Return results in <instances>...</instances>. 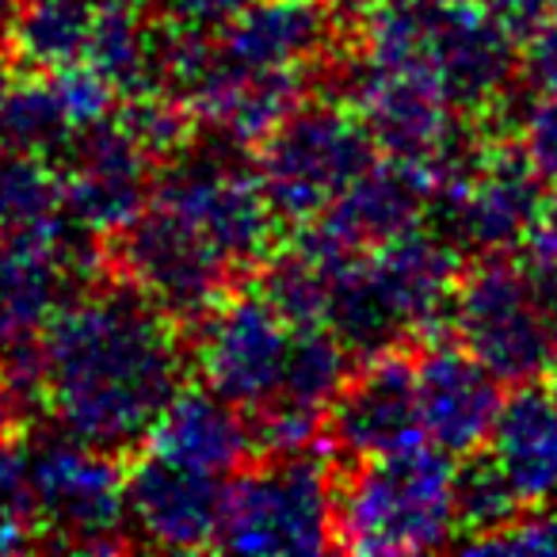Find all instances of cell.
Returning a JSON list of instances; mask_svg holds the SVG:
<instances>
[{
    "instance_id": "cell-1",
    "label": "cell",
    "mask_w": 557,
    "mask_h": 557,
    "mask_svg": "<svg viewBox=\"0 0 557 557\" xmlns=\"http://www.w3.org/2000/svg\"><path fill=\"white\" fill-rule=\"evenodd\" d=\"M47 405L81 443L131 455L184 389L172 318L131 278L70 302L47 325Z\"/></svg>"
},
{
    "instance_id": "cell-2",
    "label": "cell",
    "mask_w": 557,
    "mask_h": 557,
    "mask_svg": "<svg viewBox=\"0 0 557 557\" xmlns=\"http://www.w3.org/2000/svg\"><path fill=\"white\" fill-rule=\"evenodd\" d=\"M336 546L351 554H420L458 531L455 462L420 440L394 455L363 458L336 488Z\"/></svg>"
},
{
    "instance_id": "cell-3",
    "label": "cell",
    "mask_w": 557,
    "mask_h": 557,
    "mask_svg": "<svg viewBox=\"0 0 557 557\" xmlns=\"http://www.w3.org/2000/svg\"><path fill=\"white\" fill-rule=\"evenodd\" d=\"M450 329L500 382L527 386L557 374V329L527 260L481 256L458 283Z\"/></svg>"
},
{
    "instance_id": "cell-4",
    "label": "cell",
    "mask_w": 557,
    "mask_h": 557,
    "mask_svg": "<svg viewBox=\"0 0 557 557\" xmlns=\"http://www.w3.org/2000/svg\"><path fill=\"white\" fill-rule=\"evenodd\" d=\"M336 481L313 450L268 455L225 485L218 546L233 554H318L336 531Z\"/></svg>"
},
{
    "instance_id": "cell-5",
    "label": "cell",
    "mask_w": 557,
    "mask_h": 557,
    "mask_svg": "<svg viewBox=\"0 0 557 557\" xmlns=\"http://www.w3.org/2000/svg\"><path fill=\"white\" fill-rule=\"evenodd\" d=\"M374 153L379 141L351 108L298 103L263 138L256 169L278 218L313 222L371 169Z\"/></svg>"
},
{
    "instance_id": "cell-6",
    "label": "cell",
    "mask_w": 557,
    "mask_h": 557,
    "mask_svg": "<svg viewBox=\"0 0 557 557\" xmlns=\"http://www.w3.org/2000/svg\"><path fill=\"white\" fill-rule=\"evenodd\" d=\"M240 141L207 146L191 153V146L172 157L157 184V202L176 210L191 222L233 268H252L268 256L275 240V207L263 191L260 169L240 157H230Z\"/></svg>"
},
{
    "instance_id": "cell-7",
    "label": "cell",
    "mask_w": 557,
    "mask_h": 557,
    "mask_svg": "<svg viewBox=\"0 0 557 557\" xmlns=\"http://www.w3.org/2000/svg\"><path fill=\"white\" fill-rule=\"evenodd\" d=\"M24 458L42 531L58 534L47 546L92 549V554L131 546L123 534L126 473L115 462L119 455L65 435V440H42Z\"/></svg>"
},
{
    "instance_id": "cell-8",
    "label": "cell",
    "mask_w": 557,
    "mask_h": 557,
    "mask_svg": "<svg viewBox=\"0 0 557 557\" xmlns=\"http://www.w3.org/2000/svg\"><path fill=\"white\" fill-rule=\"evenodd\" d=\"M546 207V180L534 172L516 138L488 141L481 164L458 184L432 191V230L473 252H511L531 237Z\"/></svg>"
},
{
    "instance_id": "cell-9",
    "label": "cell",
    "mask_w": 557,
    "mask_h": 557,
    "mask_svg": "<svg viewBox=\"0 0 557 557\" xmlns=\"http://www.w3.org/2000/svg\"><path fill=\"white\" fill-rule=\"evenodd\" d=\"M96 263L92 230L70 214L50 218L42 230L0 237V351L35 341Z\"/></svg>"
},
{
    "instance_id": "cell-10",
    "label": "cell",
    "mask_w": 557,
    "mask_h": 557,
    "mask_svg": "<svg viewBox=\"0 0 557 557\" xmlns=\"http://www.w3.org/2000/svg\"><path fill=\"white\" fill-rule=\"evenodd\" d=\"M115 260L134 287L153 298L172 321H202L222 306L233 271V263L191 222L161 202L119 230Z\"/></svg>"
},
{
    "instance_id": "cell-11",
    "label": "cell",
    "mask_w": 557,
    "mask_h": 557,
    "mask_svg": "<svg viewBox=\"0 0 557 557\" xmlns=\"http://www.w3.org/2000/svg\"><path fill=\"white\" fill-rule=\"evenodd\" d=\"M290 341L295 325L260 290L214 306L202 318L199 341V367L207 374V386L237 409H260L283 386Z\"/></svg>"
},
{
    "instance_id": "cell-12",
    "label": "cell",
    "mask_w": 557,
    "mask_h": 557,
    "mask_svg": "<svg viewBox=\"0 0 557 557\" xmlns=\"http://www.w3.org/2000/svg\"><path fill=\"white\" fill-rule=\"evenodd\" d=\"M62 161V210L92 233H119L146 210L149 157L134 146L115 115L85 126Z\"/></svg>"
},
{
    "instance_id": "cell-13",
    "label": "cell",
    "mask_w": 557,
    "mask_h": 557,
    "mask_svg": "<svg viewBox=\"0 0 557 557\" xmlns=\"http://www.w3.org/2000/svg\"><path fill=\"white\" fill-rule=\"evenodd\" d=\"M424 440L466 458L493 440L504 409V382L466 344H428L417 363Z\"/></svg>"
},
{
    "instance_id": "cell-14",
    "label": "cell",
    "mask_w": 557,
    "mask_h": 557,
    "mask_svg": "<svg viewBox=\"0 0 557 557\" xmlns=\"http://www.w3.org/2000/svg\"><path fill=\"white\" fill-rule=\"evenodd\" d=\"M432 172L424 164L386 157L374 161L321 218L306 222V233L333 252L356 256L417 230L432 207Z\"/></svg>"
},
{
    "instance_id": "cell-15",
    "label": "cell",
    "mask_w": 557,
    "mask_h": 557,
    "mask_svg": "<svg viewBox=\"0 0 557 557\" xmlns=\"http://www.w3.org/2000/svg\"><path fill=\"white\" fill-rule=\"evenodd\" d=\"M329 432L356 458L394 455L424 440L417 363L401 348L367 359L329 409Z\"/></svg>"
},
{
    "instance_id": "cell-16",
    "label": "cell",
    "mask_w": 557,
    "mask_h": 557,
    "mask_svg": "<svg viewBox=\"0 0 557 557\" xmlns=\"http://www.w3.org/2000/svg\"><path fill=\"white\" fill-rule=\"evenodd\" d=\"M225 485L218 473L180 466L149 450L126 473V516L146 542L164 549H199L218 542Z\"/></svg>"
},
{
    "instance_id": "cell-17",
    "label": "cell",
    "mask_w": 557,
    "mask_h": 557,
    "mask_svg": "<svg viewBox=\"0 0 557 557\" xmlns=\"http://www.w3.org/2000/svg\"><path fill=\"white\" fill-rule=\"evenodd\" d=\"M336 39L325 0H252L218 35V47L245 70H310Z\"/></svg>"
},
{
    "instance_id": "cell-18",
    "label": "cell",
    "mask_w": 557,
    "mask_h": 557,
    "mask_svg": "<svg viewBox=\"0 0 557 557\" xmlns=\"http://www.w3.org/2000/svg\"><path fill=\"white\" fill-rule=\"evenodd\" d=\"M146 447L180 466L225 478V473H233L252 455L256 440L245 409L225 401L210 386L207 389L184 386L169 401V409L157 417Z\"/></svg>"
},
{
    "instance_id": "cell-19",
    "label": "cell",
    "mask_w": 557,
    "mask_h": 557,
    "mask_svg": "<svg viewBox=\"0 0 557 557\" xmlns=\"http://www.w3.org/2000/svg\"><path fill=\"white\" fill-rule=\"evenodd\" d=\"M488 450L527 504L557 496V389L554 382H527L504 401Z\"/></svg>"
},
{
    "instance_id": "cell-20",
    "label": "cell",
    "mask_w": 557,
    "mask_h": 557,
    "mask_svg": "<svg viewBox=\"0 0 557 557\" xmlns=\"http://www.w3.org/2000/svg\"><path fill=\"white\" fill-rule=\"evenodd\" d=\"M172 42H176V20H149L138 4L96 9L85 58L119 88L123 100H131L146 92H169Z\"/></svg>"
},
{
    "instance_id": "cell-21",
    "label": "cell",
    "mask_w": 557,
    "mask_h": 557,
    "mask_svg": "<svg viewBox=\"0 0 557 557\" xmlns=\"http://www.w3.org/2000/svg\"><path fill=\"white\" fill-rule=\"evenodd\" d=\"M81 126L73 123L54 77L16 81L0 108V149L20 157H35L42 164H54L65 157Z\"/></svg>"
},
{
    "instance_id": "cell-22",
    "label": "cell",
    "mask_w": 557,
    "mask_h": 557,
    "mask_svg": "<svg viewBox=\"0 0 557 557\" xmlns=\"http://www.w3.org/2000/svg\"><path fill=\"white\" fill-rule=\"evenodd\" d=\"M96 9L85 0H20L12 50L32 70H62L88 54Z\"/></svg>"
},
{
    "instance_id": "cell-23",
    "label": "cell",
    "mask_w": 557,
    "mask_h": 557,
    "mask_svg": "<svg viewBox=\"0 0 557 557\" xmlns=\"http://www.w3.org/2000/svg\"><path fill=\"white\" fill-rule=\"evenodd\" d=\"M531 508L534 504L519 496V488L511 485V478L488 447L473 450L462 458V466H455V516L458 531L466 534L462 542L508 531Z\"/></svg>"
},
{
    "instance_id": "cell-24",
    "label": "cell",
    "mask_w": 557,
    "mask_h": 557,
    "mask_svg": "<svg viewBox=\"0 0 557 557\" xmlns=\"http://www.w3.org/2000/svg\"><path fill=\"white\" fill-rule=\"evenodd\" d=\"M333 287H336V271L298 245L290 252L275 256L260 275V295L295 329L329 325Z\"/></svg>"
},
{
    "instance_id": "cell-25",
    "label": "cell",
    "mask_w": 557,
    "mask_h": 557,
    "mask_svg": "<svg viewBox=\"0 0 557 557\" xmlns=\"http://www.w3.org/2000/svg\"><path fill=\"white\" fill-rule=\"evenodd\" d=\"M191 119L195 111L172 92H146L123 100L115 108V123L134 138V146L149 161H172L191 146Z\"/></svg>"
},
{
    "instance_id": "cell-26",
    "label": "cell",
    "mask_w": 557,
    "mask_h": 557,
    "mask_svg": "<svg viewBox=\"0 0 557 557\" xmlns=\"http://www.w3.org/2000/svg\"><path fill=\"white\" fill-rule=\"evenodd\" d=\"M39 508H35L32 481H27L24 450H12L0 443V554H20V549L39 546Z\"/></svg>"
},
{
    "instance_id": "cell-27",
    "label": "cell",
    "mask_w": 557,
    "mask_h": 557,
    "mask_svg": "<svg viewBox=\"0 0 557 557\" xmlns=\"http://www.w3.org/2000/svg\"><path fill=\"white\" fill-rule=\"evenodd\" d=\"M511 92H508L511 138L519 141V149L534 164V172L546 184H557V92H531L523 85V100L519 103H511Z\"/></svg>"
},
{
    "instance_id": "cell-28",
    "label": "cell",
    "mask_w": 557,
    "mask_h": 557,
    "mask_svg": "<svg viewBox=\"0 0 557 557\" xmlns=\"http://www.w3.org/2000/svg\"><path fill=\"white\" fill-rule=\"evenodd\" d=\"M519 85L531 92H557V20L519 47Z\"/></svg>"
},
{
    "instance_id": "cell-29",
    "label": "cell",
    "mask_w": 557,
    "mask_h": 557,
    "mask_svg": "<svg viewBox=\"0 0 557 557\" xmlns=\"http://www.w3.org/2000/svg\"><path fill=\"white\" fill-rule=\"evenodd\" d=\"M161 4H164L161 9L164 16L176 20V24L199 27V32H210V27L222 32V27L230 24L245 4H252V0H161Z\"/></svg>"
},
{
    "instance_id": "cell-30",
    "label": "cell",
    "mask_w": 557,
    "mask_h": 557,
    "mask_svg": "<svg viewBox=\"0 0 557 557\" xmlns=\"http://www.w3.org/2000/svg\"><path fill=\"white\" fill-rule=\"evenodd\" d=\"M523 252L527 268L542 271V275H557V184L546 195V207H542L531 237L523 240Z\"/></svg>"
},
{
    "instance_id": "cell-31",
    "label": "cell",
    "mask_w": 557,
    "mask_h": 557,
    "mask_svg": "<svg viewBox=\"0 0 557 557\" xmlns=\"http://www.w3.org/2000/svg\"><path fill=\"white\" fill-rule=\"evenodd\" d=\"M16 16H20V0H0V54H4V47H12Z\"/></svg>"
},
{
    "instance_id": "cell-32",
    "label": "cell",
    "mask_w": 557,
    "mask_h": 557,
    "mask_svg": "<svg viewBox=\"0 0 557 557\" xmlns=\"http://www.w3.org/2000/svg\"><path fill=\"white\" fill-rule=\"evenodd\" d=\"M16 405H12L9 389H4V382H0V443H4V435L12 432V420H16Z\"/></svg>"
},
{
    "instance_id": "cell-33",
    "label": "cell",
    "mask_w": 557,
    "mask_h": 557,
    "mask_svg": "<svg viewBox=\"0 0 557 557\" xmlns=\"http://www.w3.org/2000/svg\"><path fill=\"white\" fill-rule=\"evenodd\" d=\"M12 70H9V62H4V54H0V108H4V100H9V92H12Z\"/></svg>"
},
{
    "instance_id": "cell-34",
    "label": "cell",
    "mask_w": 557,
    "mask_h": 557,
    "mask_svg": "<svg viewBox=\"0 0 557 557\" xmlns=\"http://www.w3.org/2000/svg\"><path fill=\"white\" fill-rule=\"evenodd\" d=\"M85 4H92V9H126V4H146V0H85Z\"/></svg>"
},
{
    "instance_id": "cell-35",
    "label": "cell",
    "mask_w": 557,
    "mask_h": 557,
    "mask_svg": "<svg viewBox=\"0 0 557 557\" xmlns=\"http://www.w3.org/2000/svg\"><path fill=\"white\" fill-rule=\"evenodd\" d=\"M325 4H333V9H371L379 0H325Z\"/></svg>"
}]
</instances>
